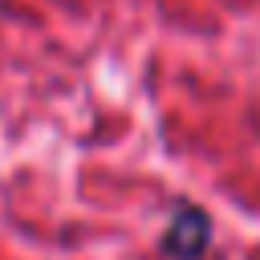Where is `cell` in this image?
<instances>
[{"label": "cell", "mask_w": 260, "mask_h": 260, "mask_svg": "<svg viewBox=\"0 0 260 260\" xmlns=\"http://www.w3.org/2000/svg\"><path fill=\"white\" fill-rule=\"evenodd\" d=\"M211 244V219L203 207H179L162 232V252L171 260H199Z\"/></svg>", "instance_id": "cell-1"}]
</instances>
